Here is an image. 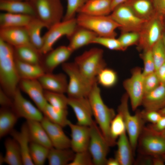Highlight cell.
<instances>
[{"mask_svg":"<svg viewBox=\"0 0 165 165\" xmlns=\"http://www.w3.org/2000/svg\"><path fill=\"white\" fill-rule=\"evenodd\" d=\"M13 100L12 108L19 118L40 122L43 118L42 112L23 96L19 88L17 89Z\"/></svg>","mask_w":165,"mask_h":165,"instance_id":"obj_14","label":"cell"},{"mask_svg":"<svg viewBox=\"0 0 165 165\" xmlns=\"http://www.w3.org/2000/svg\"><path fill=\"white\" fill-rule=\"evenodd\" d=\"M129 97L127 93L122 97L118 108V113L122 116L125 125L126 131L133 151L135 153L138 140L144 127L145 122L140 112L138 111L134 115L130 112L128 105Z\"/></svg>","mask_w":165,"mask_h":165,"instance_id":"obj_5","label":"cell"},{"mask_svg":"<svg viewBox=\"0 0 165 165\" xmlns=\"http://www.w3.org/2000/svg\"><path fill=\"white\" fill-rule=\"evenodd\" d=\"M17 142L22 158L23 164L34 165L29 152L30 140L26 122L22 125L20 131L13 129L9 134Z\"/></svg>","mask_w":165,"mask_h":165,"instance_id":"obj_23","label":"cell"},{"mask_svg":"<svg viewBox=\"0 0 165 165\" xmlns=\"http://www.w3.org/2000/svg\"><path fill=\"white\" fill-rule=\"evenodd\" d=\"M92 43L100 45L112 50L123 51L118 38L115 37L97 36L94 38Z\"/></svg>","mask_w":165,"mask_h":165,"instance_id":"obj_43","label":"cell"},{"mask_svg":"<svg viewBox=\"0 0 165 165\" xmlns=\"http://www.w3.org/2000/svg\"><path fill=\"white\" fill-rule=\"evenodd\" d=\"M118 76L116 72L112 69L105 68L101 70L96 77V81L103 86L111 87L117 82Z\"/></svg>","mask_w":165,"mask_h":165,"instance_id":"obj_39","label":"cell"},{"mask_svg":"<svg viewBox=\"0 0 165 165\" xmlns=\"http://www.w3.org/2000/svg\"><path fill=\"white\" fill-rule=\"evenodd\" d=\"M18 75L21 79H38L45 73L41 64H34L21 61L15 58Z\"/></svg>","mask_w":165,"mask_h":165,"instance_id":"obj_32","label":"cell"},{"mask_svg":"<svg viewBox=\"0 0 165 165\" xmlns=\"http://www.w3.org/2000/svg\"><path fill=\"white\" fill-rule=\"evenodd\" d=\"M161 156L165 161V154L161 155Z\"/></svg>","mask_w":165,"mask_h":165,"instance_id":"obj_62","label":"cell"},{"mask_svg":"<svg viewBox=\"0 0 165 165\" xmlns=\"http://www.w3.org/2000/svg\"><path fill=\"white\" fill-rule=\"evenodd\" d=\"M15 0V1H29L30 0Z\"/></svg>","mask_w":165,"mask_h":165,"instance_id":"obj_63","label":"cell"},{"mask_svg":"<svg viewBox=\"0 0 165 165\" xmlns=\"http://www.w3.org/2000/svg\"><path fill=\"white\" fill-rule=\"evenodd\" d=\"M30 141L50 148L53 147L48 135L40 121L27 120Z\"/></svg>","mask_w":165,"mask_h":165,"instance_id":"obj_26","label":"cell"},{"mask_svg":"<svg viewBox=\"0 0 165 165\" xmlns=\"http://www.w3.org/2000/svg\"><path fill=\"white\" fill-rule=\"evenodd\" d=\"M126 128L122 116L118 113L112 120L110 128V132L112 139L116 142V139L125 132Z\"/></svg>","mask_w":165,"mask_h":165,"instance_id":"obj_41","label":"cell"},{"mask_svg":"<svg viewBox=\"0 0 165 165\" xmlns=\"http://www.w3.org/2000/svg\"><path fill=\"white\" fill-rule=\"evenodd\" d=\"M129 0H112L111 5L112 11L116 6L123 3H125Z\"/></svg>","mask_w":165,"mask_h":165,"instance_id":"obj_56","label":"cell"},{"mask_svg":"<svg viewBox=\"0 0 165 165\" xmlns=\"http://www.w3.org/2000/svg\"><path fill=\"white\" fill-rule=\"evenodd\" d=\"M103 51L97 48H92L76 57L74 62L85 78L90 83L96 82L100 71L106 67Z\"/></svg>","mask_w":165,"mask_h":165,"instance_id":"obj_3","label":"cell"},{"mask_svg":"<svg viewBox=\"0 0 165 165\" xmlns=\"http://www.w3.org/2000/svg\"><path fill=\"white\" fill-rule=\"evenodd\" d=\"M159 13L147 21L139 32L140 38L137 44L139 50L143 51L151 49L161 38L163 34V24Z\"/></svg>","mask_w":165,"mask_h":165,"instance_id":"obj_11","label":"cell"},{"mask_svg":"<svg viewBox=\"0 0 165 165\" xmlns=\"http://www.w3.org/2000/svg\"><path fill=\"white\" fill-rule=\"evenodd\" d=\"M144 78L141 69L136 68L132 71L131 76L123 82V87L130 99L134 111L141 105L145 95Z\"/></svg>","mask_w":165,"mask_h":165,"instance_id":"obj_13","label":"cell"},{"mask_svg":"<svg viewBox=\"0 0 165 165\" xmlns=\"http://www.w3.org/2000/svg\"><path fill=\"white\" fill-rule=\"evenodd\" d=\"M41 122L53 147L59 149L70 148V139L64 133L63 127L51 122L44 116Z\"/></svg>","mask_w":165,"mask_h":165,"instance_id":"obj_16","label":"cell"},{"mask_svg":"<svg viewBox=\"0 0 165 165\" xmlns=\"http://www.w3.org/2000/svg\"><path fill=\"white\" fill-rule=\"evenodd\" d=\"M4 156L2 155V154H0V164H2L4 163Z\"/></svg>","mask_w":165,"mask_h":165,"instance_id":"obj_59","label":"cell"},{"mask_svg":"<svg viewBox=\"0 0 165 165\" xmlns=\"http://www.w3.org/2000/svg\"><path fill=\"white\" fill-rule=\"evenodd\" d=\"M151 51L156 71L165 62V46L162 37L152 46Z\"/></svg>","mask_w":165,"mask_h":165,"instance_id":"obj_42","label":"cell"},{"mask_svg":"<svg viewBox=\"0 0 165 165\" xmlns=\"http://www.w3.org/2000/svg\"><path fill=\"white\" fill-rule=\"evenodd\" d=\"M0 38L14 47L31 45L25 27L0 28Z\"/></svg>","mask_w":165,"mask_h":165,"instance_id":"obj_20","label":"cell"},{"mask_svg":"<svg viewBox=\"0 0 165 165\" xmlns=\"http://www.w3.org/2000/svg\"><path fill=\"white\" fill-rule=\"evenodd\" d=\"M141 105L146 111H158L165 107V83L144 95Z\"/></svg>","mask_w":165,"mask_h":165,"instance_id":"obj_22","label":"cell"},{"mask_svg":"<svg viewBox=\"0 0 165 165\" xmlns=\"http://www.w3.org/2000/svg\"><path fill=\"white\" fill-rule=\"evenodd\" d=\"M141 117L145 121L154 124L157 122L162 116L158 112L155 111H146L145 110L140 112Z\"/></svg>","mask_w":165,"mask_h":165,"instance_id":"obj_49","label":"cell"},{"mask_svg":"<svg viewBox=\"0 0 165 165\" xmlns=\"http://www.w3.org/2000/svg\"><path fill=\"white\" fill-rule=\"evenodd\" d=\"M13 104V100L0 88V105L2 107L11 108Z\"/></svg>","mask_w":165,"mask_h":165,"instance_id":"obj_50","label":"cell"},{"mask_svg":"<svg viewBox=\"0 0 165 165\" xmlns=\"http://www.w3.org/2000/svg\"><path fill=\"white\" fill-rule=\"evenodd\" d=\"M141 57L144 63L142 73L144 76L155 72L156 68L151 49L144 50Z\"/></svg>","mask_w":165,"mask_h":165,"instance_id":"obj_46","label":"cell"},{"mask_svg":"<svg viewBox=\"0 0 165 165\" xmlns=\"http://www.w3.org/2000/svg\"><path fill=\"white\" fill-rule=\"evenodd\" d=\"M20 89L28 94L42 112L47 103L44 90L38 79H21Z\"/></svg>","mask_w":165,"mask_h":165,"instance_id":"obj_19","label":"cell"},{"mask_svg":"<svg viewBox=\"0 0 165 165\" xmlns=\"http://www.w3.org/2000/svg\"><path fill=\"white\" fill-rule=\"evenodd\" d=\"M6 150L4 162L9 165L23 164L22 156L18 144L12 137L7 138L4 142Z\"/></svg>","mask_w":165,"mask_h":165,"instance_id":"obj_33","label":"cell"},{"mask_svg":"<svg viewBox=\"0 0 165 165\" xmlns=\"http://www.w3.org/2000/svg\"><path fill=\"white\" fill-rule=\"evenodd\" d=\"M162 39H163V42L164 43L165 46V32H163L162 36Z\"/></svg>","mask_w":165,"mask_h":165,"instance_id":"obj_60","label":"cell"},{"mask_svg":"<svg viewBox=\"0 0 165 165\" xmlns=\"http://www.w3.org/2000/svg\"><path fill=\"white\" fill-rule=\"evenodd\" d=\"M75 152L71 148H50L47 158L50 165H68L72 161Z\"/></svg>","mask_w":165,"mask_h":165,"instance_id":"obj_36","label":"cell"},{"mask_svg":"<svg viewBox=\"0 0 165 165\" xmlns=\"http://www.w3.org/2000/svg\"><path fill=\"white\" fill-rule=\"evenodd\" d=\"M25 28L31 44L40 53L44 43L41 32L43 28H46V26L38 18L34 17Z\"/></svg>","mask_w":165,"mask_h":165,"instance_id":"obj_30","label":"cell"},{"mask_svg":"<svg viewBox=\"0 0 165 165\" xmlns=\"http://www.w3.org/2000/svg\"><path fill=\"white\" fill-rule=\"evenodd\" d=\"M63 71L69 78L66 93L68 97H87L93 85L88 81L74 62H65L62 64Z\"/></svg>","mask_w":165,"mask_h":165,"instance_id":"obj_7","label":"cell"},{"mask_svg":"<svg viewBox=\"0 0 165 165\" xmlns=\"http://www.w3.org/2000/svg\"><path fill=\"white\" fill-rule=\"evenodd\" d=\"M160 83L155 72L144 76L145 94L156 89Z\"/></svg>","mask_w":165,"mask_h":165,"instance_id":"obj_48","label":"cell"},{"mask_svg":"<svg viewBox=\"0 0 165 165\" xmlns=\"http://www.w3.org/2000/svg\"><path fill=\"white\" fill-rule=\"evenodd\" d=\"M112 12L110 16L120 25L122 32H139L147 21L137 16L125 3L118 5Z\"/></svg>","mask_w":165,"mask_h":165,"instance_id":"obj_12","label":"cell"},{"mask_svg":"<svg viewBox=\"0 0 165 165\" xmlns=\"http://www.w3.org/2000/svg\"><path fill=\"white\" fill-rule=\"evenodd\" d=\"M90 127V138L88 150L94 165H106L110 146L95 121Z\"/></svg>","mask_w":165,"mask_h":165,"instance_id":"obj_9","label":"cell"},{"mask_svg":"<svg viewBox=\"0 0 165 165\" xmlns=\"http://www.w3.org/2000/svg\"><path fill=\"white\" fill-rule=\"evenodd\" d=\"M30 15L4 12L0 14V28L25 27L33 17Z\"/></svg>","mask_w":165,"mask_h":165,"instance_id":"obj_34","label":"cell"},{"mask_svg":"<svg viewBox=\"0 0 165 165\" xmlns=\"http://www.w3.org/2000/svg\"><path fill=\"white\" fill-rule=\"evenodd\" d=\"M68 104L75 113L77 124L90 127L94 122L92 118V110L87 97L78 98L68 97Z\"/></svg>","mask_w":165,"mask_h":165,"instance_id":"obj_15","label":"cell"},{"mask_svg":"<svg viewBox=\"0 0 165 165\" xmlns=\"http://www.w3.org/2000/svg\"><path fill=\"white\" fill-rule=\"evenodd\" d=\"M68 126L71 131L70 148L75 153L87 150L90 138V127L75 124L70 121Z\"/></svg>","mask_w":165,"mask_h":165,"instance_id":"obj_18","label":"cell"},{"mask_svg":"<svg viewBox=\"0 0 165 165\" xmlns=\"http://www.w3.org/2000/svg\"><path fill=\"white\" fill-rule=\"evenodd\" d=\"M106 165H120L118 160L115 158L107 159Z\"/></svg>","mask_w":165,"mask_h":165,"instance_id":"obj_57","label":"cell"},{"mask_svg":"<svg viewBox=\"0 0 165 165\" xmlns=\"http://www.w3.org/2000/svg\"><path fill=\"white\" fill-rule=\"evenodd\" d=\"M44 95L47 102L53 106L59 109H67L68 97L64 94L44 90Z\"/></svg>","mask_w":165,"mask_h":165,"instance_id":"obj_40","label":"cell"},{"mask_svg":"<svg viewBox=\"0 0 165 165\" xmlns=\"http://www.w3.org/2000/svg\"><path fill=\"white\" fill-rule=\"evenodd\" d=\"M160 83H165V62L155 71Z\"/></svg>","mask_w":165,"mask_h":165,"instance_id":"obj_53","label":"cell"},{"mask_svg":"<svg viewBox=\"0 0 165 165\" xmlns=\"http://www.w3.org/2000/svg\"><path fill=\"white\" fill-rule=\"evenodd\" d=\"M73 52L68 46H59L45 54L40 64L45 73H52L58 66L65 62Z\"/></svg>","mask_w":165,"mask_h":165,"instance_id":"obj_17","label":"cell"},{"mask_svg":"<svg viewBox=\"0 0 165 165\" xmlns=\"http://www.w3.org/2000/svg\"><path fill=\"white\" fill-rule=\"evenodd\" d=\"M160 14L163 15H164V16H165V12H163V13H160Z\"/></svg>","mask_w":165,"mask_h":165,"instance_id":"obj_64","label":"cell"},{"mask_svg":"<svg viewBox=\"0 0 165 165\" xmlns=\"http://www.w3.org/2000/svg\"><path fill=\"white\" fill-rule=\"evenodd\" d=\"M87 97L96 123L110 146H114L116 142L111 137L110 128L116 113L113 108L108 107L104 103L97 82L93 86Z\"/></svg>","mask_w":165,"mask_h":165,"instance_id":"obj_2","label":"cell"},{"mask_svg":"<svg viewBox=\"0 0 165 165\" xmlns=\"http://www.w3.org/2000/svg\"><path fill=\"white\" fill-rule=\"evenodd\" d=\"M19 118L11 108L2 107L0 110V138L10 134Z\"/></svg>","mask_w":165,"mask_h":165,"instance_id":"obj_31","label":"cell"},{"mask_svg":"<svg viewBox=\"0 0 165 165\" xmlns=\"http://www.w3.org/2000/svg\"><path fill=\"white\" fill-rule=\"evenodd\" d=\"M94 165L91 156L88 151L75 153L73 160L68 165Z\"/></svg>","mask_w":165,"mask_h":165,"instance_id":"obj_47","label":"cell"},{"mask_svg":"<svg viewBox=\"0 0 165 165\" xmlns=\"http://www.w3.org/2000/svg\"><path fill=\"white\" fill-rule=\"evenodd\" d=\"M77 25L76 18L62 20L50 27L43 36V45L40 53L45 55L53 50L56 42L62 37L69 36Z\"/></svg>","mask_w":165,"mask_h":165,"instance_id":"obj_10","label":"cell"},{"mask_svg":"<svg viewBox=\"0 0 165 165\" xmlns=\"http://www.w3.org/2000/svg\"><path fill=\"white\" fill-rule=\"evenodd\" d=\"M36 17L49 29L63 19V7L61 0H30Z\"/></svg>","mask_w":165,"mask_h":165,"instance_id":"obj_6","label":"cell"},{"mask_svg":"<svg viewBox=\"0 0 165 165\" xmlns=\"http://www.w3.org/2000/svg\"><path fill=\"white\" fill-rule=\"evenodd\" d=\"M0 9L6 12L36 17L33 8L29 1L0 0Z\"/></svg>","mask_w":165,"mask_h":165,"instance_id":"obj_28","label":"cell"},{"mask_svg":"<svg viewBox=\"0 0 165 165\" xmlns=\"http://www.w3.org/2000/svg\"><path fill=\"white\" fill-rule=\"evenodd\" d=\"M67 7L63 20H67L75 18L76 13L88 0H66Z\"/></svg>","mask_w":165,"mask_h":165,"instance_id":"obj_45","label":"cell"},{"mask_svg":"<svg viewBox=\"0 0 165 165\" xmlns=\"http://www.w3.org/2000/svg\"><path fill=\"white\" fill-rule=\"evenodd\" d=\"M15 58L24 62L34 64H40V53L32 46L24 45L14 47Z\"/></svg>","mask_w":165,"mask_h":165,"instance_id":"obj_35","label":"cell"},{"mask_svg":"<svg viewBox=\"0 0 165 165\" xmlns=\"http://www.w3.org/2000/svg\"><path fill=\"white\" fill-rule=\"evenodd\" d=\"M152 165H163L165 161L161 156H152Z\"/></svg>","mask_w":165,"mask_h":165,"instance_id":"obj_55","label":"cell"},{"mask_svg":"<svg viewBox=\"0 0 165 165\" xmlns=\"http://www.w3.org/2000/svg\"><path fill=\"white\" fill-rule=\"evenodd\" d=\"M97 36L92 31L77 24L73 33L68 37L69 40L68 46L74 51L92 43L94 38Z\"/></svg>","mask_w":165,"mask_h":165,"instance_id":"obj_25","label":"cell"},{"mask_svg":"<svg viewBox=\"0 0 165 165\" xmlns=\"http://www.w3.org/2000/svg\"><path fill=\"white\" fill-rule=\"evenodd\" d=\"M42 112L44 116L51 122L62 127L68 126L69 120L67 118V109L57 108L47 103Z\"/></svg>","mask_w":165,"mask_h":165,"instance_id":"obj_37","label":"cell"},{"mask_svg":"<svg viewBox=\"0 0 165 165\" xmlns=\"http://www.w3.org/2000/svg\"><path fill=\"white\" fill-rule=\"evenodd\" d=\"M158 112L163 116H165V107L158 111Z\"/></svg>","mask_w":165,"mask_h":165,"instance_id":"obj_58","label":"cell"},{"mask_svg":"<svg viewBox=\"0 0 165 165\" xmlns=\"http://www.w3.org/2000/svg\"><path fill=\"white\" fill-rule=\"evenodd\" d=\"M160 134L163 135L165 136V130L161 132Z\"/></svg>","mask_w":165,"mask_h":165,"instance_id":"obj_61","label":"cell"},{"mask_svg":"<svg viewBox=\"0 0 165 165\" xmlns=\"http://www.w3.org/2000/svg\"><path fill=\"white\" fill-rule=\"evenodd\" d=\"M137 146L141 155L161 156L165 154V136L147 127H144L139 137Z\"/></svg>","mask_w":165,"mask_h":165,"instance_id":"obj_8","label":"cell"},{"mask_svg":"<svg viewBox=\"0 0 165 165\" xmlns=\"http://www.w3.org/2000/svg\"><path fill=\"white\" fill-rule=\"evenodd\" d=\"M144 156L142 158H140L138 159L137 163L141 164L143 165H152V156L143 155Z\"/></svg>","mask_w":165,"mask_h":165,"instance_id":"obj_54","label":"cell"},{"mask_svg":"<svg viewBox=\"0 0 165 165\" xmlns=\"http://www.w3.org/2000/svg\"><path fill=\"white\" fill-rule=\"evenodd\" d=\"M117 149L115 157L120 165H131L134 163L133 151L126 131L120 135L116 141Z\"/></svg>","mask_w":165,"mask_h":165,"instance_id":"obj_24","label":"cell"},{"mask_svg":"<svg viewBox=\"0 0 165 165\" xmlns=\"http://www.w3.org/2000/svg\"><path fill=\"white\" fill-rule=\"evenodd\" d=\"M49 149L42 145L30 142V154L34 165L44 164L47 159Z\"/></svg>","mask_w":165,"mask_h":165,"instance_id":"obj_38","label":"cell"},{"mask_svg":"<svg viewBox=\"0 0 165 165\" xmlns=\"http://www.w3.org/2000/svg\"><path fill=\"white\" fill-rule=\"evenodd\" d=\"M125 3L140 19L148 21L157 13L152 0H129Z\"/></svg>","mask_w":165,"mask_h":165,"instance_id":"obj_27","label":"cell"},{"mask_svg":"<svg viewBox=\"0 0 165 165\" xmlns=\"http://www.w3.org/2000/svg\"><path fill=\"white\" fill-rule=\"evenodd\" d=\"M157 12L161 13L165 12V0H152Z\"/></svg>","mask_w":165,"mask_h":165,"instance_id":"obj_52","label":"cell"},{"mask_svg":"<svg viewBox=\"0 0 165 165\" xmlns=\"http://www.w3.org/2000/svg\"><path fill=\"white\" fill-rule=\"evenodd\" d=\"M76 19L78 25L100 36L115 38L117 35L115 31L120 27L110 15L97 16L79 13Z\"/></svg>","mask_w":165,"mask_h":165,"instance_id":"obj_4","label":"cell"},{"mask_svg":"<svg viewBox=\"0 0 165 165\" xmlns=\"http://www.w3.org/2000/svg\"><path fill=\"white\" fill-rule=\"evenodd\" d=\"M20 79L16 70L14 47L0 38V83L13 99Z\"/></svg>","mask_w":165,"mask_h":165,"instance_id":"obj_1","label":"cell"},{"mask_svg":"<svg viewBox=\"0 0 165 165\" xmlns=\"http://www.w3.org/2000/svg\"><path fill=\"white\" fill-rule=\"evenodd\" d=\"M140 38L139 32L134 31L122 32L118 38L123 51L128 47L138 44Z\"/></svg>","mask_w":165,"mask_h":165,"instance_id":"obj_44","label":"cell"},{"mask_svg":"<svg viewBox=\"0 0 165 165\" xmlns=\"http://www.w3.org/2000/svg\"><path fill=\"white\" fill-rule=\"evenodd\" d=\"M147 127L155 132L160 133L165 130V116H162L156 123L151 124Z\"/></svg>","mask_w":165,"mask_h":165,"instance_id":"obj_51","label":"cell"},{"mask_svg":"<svg viewBox=\"0 0 165 165\" xmlns=\"http://www.w3.org/2000/svg\"><path fill=\"white\" fill-rule=\"evenodd\" d=\"M112 0H88L78 13L92 15H108L112 12Z\"/></svg>","mask_w":165,"mask_h":165,"instance_id":"obj_29","label":"cell"},{"mask_svg":"<svg viewBox=\"0 0 165 165\" xmlns=\"http://www.w3.org/2000/svg\"><path fill=\"white\" fill-rule=\"evenodd\" d=\"M45 90L64 94L66 93L68 81L62 73H45L38 79Z\"/></svg>","mask_w":165,"mask_h":165,"instance_id":"obj_21","label":"cell"}]
</instances>
